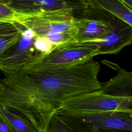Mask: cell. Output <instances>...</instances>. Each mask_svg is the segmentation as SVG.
Listing matches in <instances>:
<instances>
[{
    "label": "cell",
    "instance_id": "cell-13",
    "mask_svg": "<svg viewBox=\"0 0 132 132\" xmlns=\"http://www.w3.org/2000/svg\"><path fill=\"white\" fill-rule=\"evenodd\" d=\"M37 55H45L50 53L56 46H54L47 38L37 36L35 43Z\"/></svg>",
    "mask_w": 132,
    "mask_h": 132
},
{
    "label": "cell",
    "instance_id": "cell-2",
    "mask_svg": "<svg viewBox=\"0 0 132 132\" xmlns=\"http://www.w3.org/2000/svg\"><path fill=\"white\" fill-rule=\"evenodd\" d=\"M74 15L61 12L35 15H15L13 19L37 36L47 38L54 46L76 42L77 29Z\"/></svg>",
    "mask_w": 132,
    "mask_h": 132
},
{
    "label": "cell",
    "instance_id": "cell-4",
    "mask_svg": "<svg viewBox=\"0 0 132 132\" xmlns=\"http://www.w3.org/2000/svg\"><path fill=\"white\" fill-rule=\"evenodd\" d=\"M58 115L75 132H132V114L126 112Z\"/></svg>",
    "mask_w": 132,
    "mask_h": 132
},
{
    "label": "cell",
    "instance_id": "cell-15",
    "mask_svg": "<svg viewBox=\"0 0 132 132\" xmlns=\"http://www.w3.org/2000/svg\"><path fill=\"white\" fill-rule=\"evenodd\" d=\"M0 132H14L0 117Z\"/></svg>",
    "mask_w": 132,
    "mask_h": 132
},
{
    "label": "cell",
    "instance_id": "cell-6",
    "mask_svg": "<svg viewBox=\"0 0 132 132\" xmlns=\"http://www.w3.org/2000/svg\"><path fill=\"white\" fill-rule=\"evenodd\" d=\"M88 11L84 17L77 19L75 25L77 29L76 41L79 43L100 42L111 30L106 11L95 5L92 0H88Z\"/></svg>",
    "mask_w": 132,
    "mask_h": 132
},
{
    "label": "cell",
    "instance_id": "cell-9",
    "mask_svg": "<svg viewBox=\"0 0 132 132\" xmlns=\"http://www.w3.org/2000/svg\"><path fill=\"white\" fill-rule=\"evenodd\" d=\"M24 26L14 21H0V56L20 39Z\"/></svg>",
    "mask_w": 132,
    "mask_h": 132
},
{
    "label": "cell",
    "instance_id": "cell-14",
    "mask_svg": "<svg viewBox=\"0 0 132 132\" xmlns=\"http://www.w3.org/2000/svg\"><path fill=\"white\" fill-rule=\"evenodd\" d=\"M15 14L3 1L0 0V21H13Z\"/></svg>",
    "mask_w": 132,
    "mask_h": 132
},
{
    "label": "cell",
    "instance_id": "cell-11",
    "mask_svg": "<svg viewBox=\"0 0 132 132\" xmlns=\"http://www.w3.org/2000/svg\"><path fill=\"white\" fill-rule=\"evenodd\" d=\"M97 7L110 13L132 27V9L122 0H92Z\"/></svg>",
    "mask_w": 132,
    "mask_h": 132
},
{
    "label": "cell",
    "instance_id": "cell-18",
    "mask_svg": "<svg viewBox=\"0 0 132 132\" xmlns=\"http://www.w3.org/2000/svg\"><path fill=\"white\" fill-rule=\"evenodd\" d=\"M0 81H1V80H0Z\"/></svg>",
    "mask_w": 132,
    "mask_h": 132
},
{
    "label": "cell",
    "instance_id": "cell-8",
    "mask_svg": "<svg viewBox=\"0 0 132 132\" xmlns=\"http://www.w3.org/2000/svg\"><path fill=\"white\" fill-rule=\"evenodd\" d=\"M107 12L111 30L100 42L97 55L117 54L124 47L132 44V27L119 18Z\"/></svg>",
    "mask_w": 132,
    "mask_h": 132
},
{
    "label": "cell",
    "instance_id": "cell-16",
    "mask_svg": "<svg viewBox=\"0 0 132 132\" xmlns=\"http://www.w3.org/2000/svg\"><path fill=\"white\" fill-rule=\"evenodd\" d=\"M122 2L128 7L132 9V0H122Z\"/></svg>",
    "mask_w": 132,
    "mask_h": 132
},
{
    "label": "cell",
    "instance_id": "cell-3",
    "mask_svg": "<svg viewBox=\"0 0 132 132\" xmlns=\"http://www.w3.org/2000/svg\"><path fill=\"white\" fill-rule=\"evenodd\" d=\"M94 43L73 42L56 46L45 55H35L22 69L31 71L70 67L85 64L97 55Z\"/></svg>",
    "mask_w": 132,
    "mask_h": 132
},
{
    "label": "cell",
    "instance_id": "cell-12",
    "mask_svg": "<svg viewBox=\"0 0 132 132\" xmlns=\"http://www.w3.org/2000/svg\"><path fill=\"white\" fill-rule=\"evenodd\" d=\"M47 129L48 132H75L56 113L50 119Z\"/></svg>",
    "mask_w": 132,
    "mask_h": 132
},
{
    "label": "cell",
    "instance_id": "cell-7",
    "mask_svg": "<svg viewBox=\"0 0 132 132\" xmlns=\"http://www.w3.org/2000/svg\"><path fill=\"white\" fill-rule=\"evenodd\" d=\"M36 34L24 29L20 40L0 56V70L5 76L15 73L37 54L35 43Z\"/></svg>",
    "mask_w": 132,
    "mask_h": 132
},
{
    "label": "cell",
    "instance_id": "cell-1",
    "mask_svg": "<svg viewBox=\"0 0 132 132\" xmlns=\"http://www.w3.org/2000/svg\"><path fill=\"white\" fill-rule=\"evenodd\" d=\"M117 74L96 91L64 101L55 113L83 114L120 111L132 114V71L113 65Z\"/></svg>",
    "mask_w": 132,
    "mask_h": 132
},
{
    "label": "cell",
    "instance_id": "cell-5",
    "mask_svg": "<svg viewBox=\"0 0 132 132\" xmlns=\"http://www.w3.org/2000/svg\"><path fill=\"white\" fill-rule=\"evenodd\" d=\"M19 15H35L48 12H61L73 14L79 19L85 16L88 0L75 1L58 0H3Z\"/></svg>",
    "mask_w": 132,
    "mask_h": 132
},
{
    "label": "cell",
    "instance_id": "cell-17",
    "mask_svg": "<svg viewBox=\"0 0 132 132\" xmlns=\"http://www.w3.org/2000/svg\"><path fill=\"white\" fill-rule=\"evenodd\" d=\"M39 132H48V129H47L45 130H40Z\"/></svg>",
    "mask_w": 132,
    "mask_h": 132
},
{
    "label": "cell",
    "instance_id": "cell-10",
    "mask_svg": "<svg viewBox=\"0 0 132 132\" xmlns=\"http://www.w3.org/2000/svg\"><path fill=\"white\" fill-rule=\"evenodd\" d=\"M0 117L14 132H39L28 119L0 104Z\"/></svg>",
    "mask_w": 132,
    "mask_h": 132
}]
</instances>
